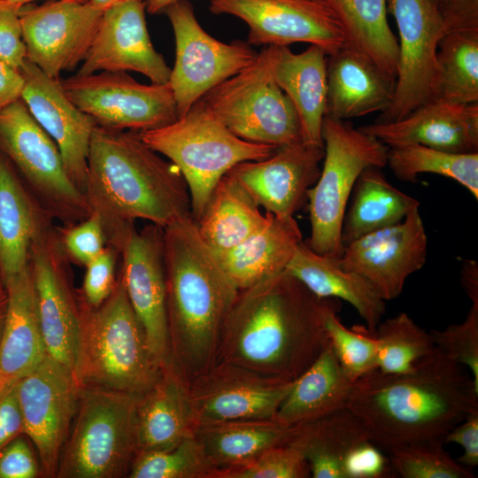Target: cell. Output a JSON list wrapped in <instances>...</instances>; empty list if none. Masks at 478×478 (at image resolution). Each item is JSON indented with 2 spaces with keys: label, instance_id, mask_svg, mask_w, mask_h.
<instances>
[{
  "label": "cell",
  "instance_id": "1",
  "mask_svg": "<svg viewBox=\"0 0 478 478\" xmlns=\"http://www.w3.org/2000/svg\"><path fill=\"white\" fill-rule=\"evenodd\" d=\"M340 299L320 297L287 270L239 290L225 321L216 363L294 381L328 339L326 320Z\"/></svg>",
  "mask_w": 478,
  "mask_h": 478
},
{
  "label": "cell",
  "instance_id": "2",
  "mask_svg": "<svg viewBox=\"0 0 478 478\" xmlns=\"http://www.w3.org/2000/svg\"><path fill=\"white\" fill-rule=\"evenodd\" d=\"M465 367L436 350L400 374L375 369L355 382L346 407L372 441L389 451L441 442L478 410V388Z\"/></svg>",
  "mask_w": 478,
  "mask_h": 478
},
{
  "label": "cell",
  "instance_id": "3",
  "mask_svg": "<svg viewBox=\"0 0 478 478\" xmlns=\"http://www.w3.org/2000/svg\"><path fill=\"white\" fill-rule=\"evenodd\" d=\"M84 195L90 213L100 219L106 244L118 252L136 220L165 228L190 214L180 170L132 130L95 127Z\"/></svg>",
  "mask_w": 478,
  "mask_h": 478
},
{
  "label": "cell",
  "instance_id": "4",
  "mask_svg": "<svg viewBox=\"0 0 478 478\" xmlns=\"http://www.w3.org/2000/svg\"><path fill=\"white\" fill-rule=\"evenodd\" d=\"M169 364L189 386L215 363L239 292L191 214L163 228Z\"/></svg>",
  "mask_w": 478,
  "mask_h": 478
},
{
  "label": "cell",
  "instance_id": "5",
  "mask_svg": "<svg viewBox=\"0 0 478 478\" xmlns=\"http://www.w3.org/2000/svg\"><path fill=\"white\" fill-rule=\"evenodd\" d=\"M80 298V328L74 376L81 387L135 395L158 376L143 330L128 300L120 271L109 297L98 307Z\"/></svg>",
  "mask_w": 478,
  "mask_h": 478
},
{
  "label": "cell",
  "instance_id": "6",
  "mask_svg": "<svg viewBox=\"0 0 478 478\" xmlns=\"http://www.w3.org/2000/svg\"><path fill=\"white\" fill-rule=\"evenodd\" d=\"M143 141L181 173L197 222L218 181L236 165L262 160L278 147L243 140L197 101L175 121L140 132Z\"/></svg>",
  "mask_w": 478,
  "mask_h": 478
},
{
  "label": "cell",
  "instance_id": "7",
  "mask_svg": "<svg viewBox=\"0 0 478 478\" xmlns=\"http://www.w3.org/2000/svg\"><path fill=\"white\" fill-rule=\"evenodd\" d=\"M138 396L99 387H81L56 477L127 476L138 452L135 430Z\"/></svg>",
  "mask_w": 478,
  "mask_h": 478
},
{
  "label": "cell",
  "instance_id": "8",
  "mask_svg": "<svg viewBox=\"0 0 478 478\" xmlns=\"http://www.w3.org/2000/svg\"><path fill=\"white\" fill-rule=\"evenodd\" d=\"M322 139L323 166L306 193L311 232L304 242L314 252L338 260L344 249L343 221L355 182L366 168L387 165L389 147L345 120L327 115Z\"/></svg>",
  "mask_w": 478,
  "mask_h": 478
},
{
  "label": "cell",
  "instance_id": "9",
  "mask_svg": "<svg viewBox=\"0 0 478 478\" xmlns=\"http://www.w3.org/2000/svg\"><path fill=\"white\" fill-rule=\"evenodd\" d=\"M0 152L12 164L41 208L63 227L89 216L86 197L68 176L57 144L22 98L0 111Z\"/></svg>",
  "mask_w": 478,
  "mask_h": 478
},
{
  "label": "cell",
  "instance_id": "10",
  "mask_svg": "<svg viewBox=\"0 0 478 478\" xmlns=\"http://www.w3.org/2000/svg\"><path fill=\"white\" fill-rule=\"evenodd\" d=\"M198 101L247 142L274 147L302 142L297 113L272 75L266 47Z\"/></svg>",
  "mask_w": 478,
  "mask_h": 478
},
{
  "label": "cell",
  "instance_id": "11",
  "mask_svg": "<svg viewBox=\"0 0 478 478\" xmlns=\"http://www.w3.org/2000/svg\"><path fill=\"white\" fill-rule=\"evenodd\" d=\"M164 12L174 35L175 60L168 83L181 117L210 89L251 65L258 53L249 43H225L210 35L188 0L173 3Z\"/></svg>",
  "mask_w": 478,
  "mask_h": 478
},
{
  "label": "cell",
  "instance_id": "12",
  "mask_svg": "<svg viewBox=\"0 0 478 478\" xmlns=\"http://www.w3.org/2000/svg\"><path fill=\"white\" fill-rule=\"evenodd\" d=\"M69 99L96 125L143 132L156 129L178 118L169 83L142 84L127 72L102 71L61 79Z\"/></svg>",
  "mask_w": 478,
  "mask_h": 478
},
{
  "label": "cell",
  "instance_id": "13",
  "mask_svg": "<svg viewBox=\"0 0 478 478\" xmlns=\"http://www.w3.org/2000/svg\"><path fill=\"white\" fill-rule=\"evenodd\" d=\"M47 221L29 250L37 318L46 354L74 374L80 328V298L73 291L70 259L58 227Z\"/></svg>",
  "mask_w": 478,
  "mask_h": 478
},
{
  "label": "cell",
  "instance_id": "14",
  "mask_svg": "<svg viewBox=\"0 0 478 478\" xmlns=\"http://www.w3.org/2000/svg\"><path fill=\"white\" fill-rule=\"evenodd\" d=\"M398 30L399 61L392 102L375 122L399 120L434 99L438 44L447 32L432 0H387Z\"/></svg>",
  "mask_w": 478,
  "mask_h": 478
},
{
  "label": "cell",
  "instance_id": "15",
  "mask_svg": "<svg viewBox=\"0 0 478 478\" xmlns=\"http://www.w3.org/2000/svg\"><path fill=\"white\" fill-rule=\"evenodd\" d=\"M81 389L73 373L47 354L17 385L24 434L35 446L46 477H56Z\"/></svg>",
  "mask_w": 478,
  "mask_h": 478
},
{
  "label": "cell",
  "instance_id": "16",
  "mask_svg": "<svg viewBox=\"0 0 478 478\" xmlns=\"http://www.w3.org/2000/svg\"><path fill=\"white\" fill-rule=\"evenodd\" d=\"M210 11L244 21L251 45L307 42L328 56L345 45L340 23L323 0H211Z\"/></svg>",
  "mask_w": 478,
  "mask_h": 478
},
{
  "label": "cell",
  "instance_id": "17",
  "mask_svg": "<svg viewBox=\"0 0 478 478\" xmlns=\"http://www.w3.org/2000/svg\"><path fill=\"white\" fill-rule=\"evenodd\" d=\"M103 12L89 2L23 5L19 16L27 58L51 78L73 71L85 58Z\"/></svg>",
  "mask_w": 478,
  "mask_h": 478
},
{
  "label": "cell",
  "instance_id": "18",
  "mask_svg": "<svg viewBox=\"0 0 478 478\" xmlns=\"http://www.w3.org/2000/svg\"><path fill=\"white\" fill-rule=\"evenodd\" d=\"M428 236L419 207L400 222L344 246L338 265L364 277L385 301L399 297L405 281L427 261Z\"/></svg>",
  "mask_w": 478,
  "mask_h": 478
},
{
  "label": "cell",
  "instance_id": "19",
  "mask_svg": "<svg viewBox=\"0 0 478 478\" xmlns=\"http://www.w3.org/2000/svg\"><path fill=\"white\" fill-rule=\"evenodd\" d=\"M119 253L128 300L152 358L163 367L169 362L163 228L150 223L135 229Z\"/></svg>",
  "mask_w": 478,
  "mask_h": 478
},
{
  "label": "cell",
  "instance_id": "20",
  "mask_svg": "<svg viewBox=\"0 0 478 478\" xmlns=\"http://www.w3.org/2000/svg\"><path fill=\"white\" fill-rule=\"evenodd\" d=\"M294 382L215 363L189 385L197 422L273 419Z\"/></svg>",
  "mask_w": 478,
  "mask_h": 478
},
{
  "label": "cell",
  "instance_id": "21",
  "mask_svg": "<svg viewBox=\"0 0 478 478\" xmlns=\"http://www.w3.org/2000/svg\"><path fill=\"white\" fill-rule=\"evenodd\" d=\"M144 10L145 4L141 0H129L104 10L77 74L134 71L151 83H168L171 67L150 41Z\"/></svg>",
  "mask_w": 478,
  "mask_h": 478
},
{
  "label": "cell",
  "instance_id": "22",
  "mask_svg": "<svg viewBox=\"0 0 478 478\" xmlns=\"http://www.w3.org/2000/svg\"><path fill=\"white\" fill-rule=\"evenodd\" d=\"M19 70L24 80L22 100L57 144L68 176L84 194L96 121L69 99L60 78L48 76L27 58Z\"/></svg>",
  "mask_w": 478,
  "mask_h": 478
},
{
  "label": "cell",
  "instance_id": "23",
  "mask_svg": "<svg viewBox=\"0 0 478 478\" xmlns=\"http://www.w3.org/2000/svg\"><path fill=\"white\" fill-rule=\"evenodd\" d=\"M324 147L298 142L278 147L268 158L245 161L231 173L257 204L275 217H292L317 181Z\"/></svg>",
  "mask_w": 478,
  "mask_h": 478
},
{
  "label": "cell",
  "instance_id": "24",
  "mask_svg": "<svg viewBox=\"0 0 478 478\" xmlns=\"http://www.w3.org/2000/svg\"><path fill=\"white\" fill-rule=\"evenodd\" d=\"M389 148L420 144L453 153L478 152V103L434 98L393 122L358 127Z\"/></svg>",
  "mask_w": 478,
  "mask_h": 478
},
{
  "label": "cell",
  "instance_id": "25",
  "mask_svg": "<svg viewBox=\"0 0 478 478\" xmlns=\"http://www.w3.org/2000/svg\"><path fill=\"white\" fill-rule=\"evenodd\" d=\"M272 75L294 106L304 143L324 147L322 124L327 114L328 55L310 45L300 53L289 46H268Z\"/></svg>",
  "mask_w": 478,
  "mask_h": 478
},
{
  "label": "cell",
  "instance_id": "26",
  "mask_svg": "<svg viewBox=\"0 0 478 478\" xmlns=\"http://www.w3.org/2000/svg\"><path fill=\"white\" fill-rule=\"evenodd\" d=\"M197 426L189 386L168 363L137 397V453L171 449L193 436Z\"/></svg>",
  "mask_w": 478,
  "mask_h": 478
},
{
  "label": "cell",
  "instance_id": "27",
  "mask_svg": "<svg viewBox=\"0 0 478 478\" xmlns=\"http://www.w3.org/2000/svg\"><path fill=\"white\" fill-rule=\"evenodd\" d=\"M327 116L346 120L390 105L396 79L365 54L344 45L328 56Z\"/></svg>",
  "mask_w": 478,
  "mask_h": 478
},
{
  "label": "cell",
  "instance_id": "28",
  "mask_svg": "<svg viewBox=\"0 0 478 478\" xmlns=\"http://www.w3.org/2000/svg\"><path fill=\"white\" fill-rule=\"evenodd\" d=\"M4 286L7 293V313L0 342V400L46 354L38 323L29 263Z\"/></svg>",
  "mask_w": 478,
  "mask_h": 478
},
{
  "label": "cell",
  "instance_id": "29",
  "mask_svg": "<svg viewBox=\"0 0 478 478\" xmlns=\"http://www.w3.org/2000/svg\"><path fill=\"white\" fill-rule=\"evenodd\" d=\"M50 220L53 219L38 204L10 160L0 152V274L3 284L27 266L30 245Z\"/></svg>",
  "mask_w": 478,
  "mask_h": 478
},
{
  "label": "cell",
  "instance_id": "30",
  "mask_svg": "<svg viewBox=\"0 0 478 478\" xmlns=\"http://www.w3.org/2000/svg\"><path fill=\"white\" fill-rule=\"evenodd\" d=\"M269 213L267 223L235 247L214 252L238 290L286 270L303 242L297 220Z\"/></svg>",
  "mask_w": 478,
  "mask_h": 478
},
{
  "label": "cell",
  "instance_id": "31",
  "mask_svg": "<svg viewBox=\"0 0 478 478\" xmlns=\"http://www.w3.org/2000/svg\"><path fill=\"white\" fill-rule=\"evenodd\" d=\"M286 270L316 296L351 305L368 331L374 333L382 321L386 301L375 289L361 275L342 268L337 259L314 252L304 241Z\"/></svg>",
  "mask_w": 478,
  "mask_h": 478
},
{
  "label": "cell",
  "instance_id": "32",
  "mask_svg": "<svg viewBox=\"0 0 478 478\" xmlns=\"http://www.w3.org/2000/svg\"><path fill=\"white\" fill-rule=\"evenodd\" d=\"M354 382L345 374L328 341L298 376L274 419L286 426L312 421L346 406Z\"/></svg>",
  "mask_w": 478,
  "mask_h": 478
},
{
  "label": "cell",
  "instance_id": "33",
  "mask_svg": "<svg viewBox=\"0 0 478 478\" xmlns=\"http://www.w3.org/2000/svg\"><path fill=\"white\" fill-rule=\"evenodd\" d=\"M297 429V426H286L273 418L200 423L193 436L213 469V477L217 471L289 443Z\"/></svg>",
  "mask_w": 478,
  "mask_h": 478
},
{
  "label": "cell",
  "instance_id": "34",
  "mask_svg": "<svg viewBox=\"0 0 478 478\" xmlns=\"http://www.w3.org/2000/svg\"><path fill=\"white\" fill-rule=\"evenodd\" d=\"M372 440L362 422L346 406L297 425L290 442L307 462L311 477L345 478L347 457L360 443Z\"/></svg>",
  "mask_w": 478,
  "mask_h": 478
},
{
  "label": "cell",
  "instance_id": "35",
  "mask_svg": "<svg viewBox=\"0 0 478 478\" xmlns=\"http://www.w3.org/2000/svg\"><path fill=\"white\" fill-rule=\"evenodd\" d=\"M268 220L269 213L263 214L247 189L227 173L214 187L196 223L206 244L214 252H221L243 242Z\"/></svg>",
  "mask_w": 478,
  "mask_h": 478
},
{
  "label": "cell",
  "instance_id": "36",
  "mask_svg": "<svg viewBox=\"0 0 478 478\" xmlns=\"http://www.w3.org/2000/svg\"><path fill=\"white\" fill-rule=\"evenodd\" d=\"M382 168L370 166L358 177L342 226L343 246L403 220L420 202L388 181Z\"/></svg>",
  "mask_w": 478,
  "mask_h": 478
},
{
  "label": "cell",
  "instance_id": "37",
  "mask_svg": "<svg viewBox=\"0 0 478 478\" xmlns=\"http://www.w3.org/2000/svg\"><path fill=\"white\" fill-rule=\"evenodd\" d=\"M340 23L345 44L397 79L398 41L388 22L387 0H323Z\"/></svg>",
  "mask_w": 478,
  "mask_h": 478
},
{
  "label": "cell",
  "instance_id": "38",
  "mask_svg": "<svg viewBox=\"0 0 478 478\" xmlns=\"http://www.w3.org/2000/svg\"><path fill=\"white\" fill-rule=\"evenodd\" d=\"M434 98L478 103V29L452 30L439 42Z\"/></svg>",
  "mask_w": 478,
  "mask_h": 478
},
{
  "label": "cell",
  "instance_id": "39",
  "mask_svg": "<svg viewBox=\"0 0 478 478\" xmlns=\"http://www.w3.org/2000/svg\"><path fill=\"white\" fill-rule=\"evenodd\" d=\"M387 165L401 181L414 183L421 173L451 178L478 198V152L453 153L420 144L390 147Z\"/></svg>",
  "mask_w": 478,
  "mask_h": 478
},
{
  "label": "cell",
  "instance_id": "40",
  "mask_svg": "<svg viewBox=\"0 0 478 478\" xmlns=\"http://www.w3.org/2000/svg\"><path fill=\"white\" fill-rule=\"evenodd\" d=\"M377 343L378 370L388 374L411 371L422 358L436 350L430 332L407 313L381 321L374 332Z\"/></svg>",
  "mask_w": 478,
  "mask_h": 478
},
{
  "label": "cell",
  "instance_id": "41",
  "mask_svg": "<svg viewBox=\"0 0 478 478\" xmlns=\"http://www.w3.org/2000/svg\"><path fill=\"white\" fill-rule=\"evenodd\" d=\"M212 467L191 436L168 450L137 453L127 477L212 478Z\"/></svg>",
  "mask_w": 478,
  "mask_h": 478
},
{
  "label": "cell",
  "instance_id": "42",
  "mask_svg": "<svg viewBox=\"0 0 478 478\" xmlns=\"http://www.w3.org/2000/svg\"><path fill=\"white\" fill-rule=\"evenodd\" d=\"M441 442L404 445L388 452L391 467L403 478H474L472 469L453 459Z\"/></svg>",
  "mask_w": 478,
  "mask_h": 478
},
{
  "label": "cell",
  "instance_id": "43",
  "mask_svg": "<svg viewBox=\"0 0 478 478\" xmlns=\"http://www.w3.org/2000/svg\"><path fill=\"white\" fill-rule=\"evenodd\" d=\"M326 329L341 366L352 382L378 368L377 343L373 332L364 327L346 328L338 312L328 316Z\"/></svg>",
  "mask_w": 478,
  "mask_h": 478
},
{
  "label": "cell",
  "instance_id": "44",
  "mask_svg": "<svg viewBox=\"0 0 478 478\" xmlns=\"http://www.w3.org/2000/svg\"><path fill=\"white\" fill-rule=\"evenodd\" d=\"M309 466L289 443L266 450L243 464L214 473L212 478H307Z\"/></svg>",
  "mask_w": 478,
  "mask_h": 478
},
{
  "label": "cell",
  "instance_id": "45",
  "mask_svg": "<svg viewBox=\"0 0 478 478\" xmlns=\"http://www.w3.org/2000/svg\"><path fill=\"white\" fill-rule=\"evenodd\" d=\"M430 335L436 348L448 359L469 369L478 388V301H472L463 321L431 330Z\"/></svg>",
  "mask_w": 478,
  "mask_h": 478
},
{
  "label": "cell",
  "instance_id": "46",
  "mask_svg": "<svg viewBox=\"0 0 478 478\" xmlns=\"http://www.w3.org/2000/svg\"><path fill=\"white\" fill-rule=\"evenodd\" d=\"M60 244L71 262L86 266L106 246L100 219L91 212L82 221L67 227H58Z\"/></svg>",
  "mask_w": 478,
  "mask_h": 478
},
{
  "label": "cell",
  "instance_id": "47",
  "mask_svg": "<svg viewBox=\"0 0 478 478\" xmlns=\"http://www.w3.org/2000/svg\"><path fill=\"white\" fill-rule=\"evenodd\" d=\"M120 253L107 245L85 267L81 297L83 302L93 308L100 306L112 292L117 276L116 262Z\"/></svg>",
  "mask_w": 478,
  "mask_h": 478
},
{
  "label": "cell",
  "instance_id": "48",
  "mask_svg": "<svg viewBox=\"0 0 478 478\" xmlns=\"http://www.w3.org/2000/svg\"><path fill=\"white\" fill-rule=\"evenodd\" d=\"M21 7L0 0V60L16 69H19L27 58L19 16Z\"/></svg>",
  "mask_w": 478,
  "mask_h": 478
},
{
  "label": "cell",
  "instance_id": "49",
  "mask_svg": "<svg viewBox=\"0 0 478 478\" xmlns=\"http://www.w3.org/2000/svg\"><path fill=\"white\" fill-rule=\"evenodd\" d=\"M372 440L358 445L344 464L345 478H386L395 473L389 457Z\"/></svg>",
  "mask_w": 478,
  "mask_h": 478
},
{
  "label": "cell",
  "instance_id": "50",
  "mask_svg": "<svg viewBox=\"0 0 478 478\" xmlns=\"http://www.w3.org/2000/svg\"><path fill=\"white\" fill-rule=\"evenodd\" d=\"M40 470L33 450L22 437L17 436L0 451V478H35Z\"/></svg>",
  "mask_w": 478,
  "mask_h": 478
},
{
  "label": "cell",
  "instance_id": "51",
  "mask_svg": "<svg viewBox=\"0 0 478 478\" xmlns=\"http://www.w3.org/2000/svg\"><path fill=\"white\" fill-rule=\"evenodd\" d=\"M447 32L478 29V0H432Z\"/></svg>",
  "mask_w": 478,
  "mask_h": 478
},
{
  "label": "cell",
  "instance_id": "52",
  "mask_svg": "<svg viewBox=\"0 0 478 478\" xmlns=\"http://www.w3.org/2000/svg\"><path fill=\"white\" fill-rule=\"evenodd\" d=\"M443 443H456L463 448V454L457 459L472 469L478 465V410L469 413L444 437Z\"/></svg>",
  "mask_w": 478,
  "mask_h": 478
},
{
  "label": "cell",
  "instance_id": "53",
  "mask_svg": "<svg viewBox=\"0 0 478 478\" xmlns=\"http://www.w3.org/2000/svg\"><path fill=\"white\" fill-rule=\"evenodd\" d=\"M20 433L24 424L15 386L0 400V451Z\"/></svg>",
  "mask_w": 478,
  "mask_h": 478
},
{
  "label": "cell",
  "instance_id": "54",
  "mask_svg": "<svg viewBox=\"0 0 478 478\" xmlns=\"http://www.w3.org/2000/svg\"><path fill=\"white\" fill-rule=\"evenodd\" d=\"M23 88L19 70L0 60V111L21 98Z\"/></svg>",
  "mask_w": 478,
  "mask_h": 478
},
{
  "label": "cell",
  "instance_id": "55",
  "mask_svg": "<svg viewBox=\"0 0 478 478\" xmlns=\"http://www.w3.org/2000/svg\"><path fill=\"white\" fill-rule=\"evenodd\" d=\"M460 282L471 301H478V264L475 260L463 261Z\"/></svg>",
  "mask_w": 478,
  "mask_h": 478
},
{
  "label": "cell",
  "instance_id": "56",
  "mask_svg": "<svg viewBox=\"0 0 478 478\" xmlns=\"http://www.w3.org/2000/svg\"><path fill=\"white\" fill-rule=\"evenodd\" d=\"M178 0H146L145 7L151 14L164 12L165 9Z\"/></svg>",
  "mask_w": 478,
  "mask_h": 478
},
{
  "label": "cell",
  "instance_id": "57",
  "mask_svg": "<svg viewBox=\"0 0 478 478\" xmlns=\"http://www.w3.org/2000/svg\"><path fill=\"white\" fill-rule=\"evenodd\" d=\"M7 313V293L5 288L0 289V342L2 339Z\"/></svg>",
  "mask_w": 478,
  "mask_h": 478
},
{
  "label": "cell",
  "instance_id": "58",
  "mask_svg": "<svg viewBox=\"0 0 478 478\" xmlns=\"http://www.w3.org/2000/svg\"><path fill=\"white\" fill-rule=\"evenodd\" d=\"M129 0H89L88 2L93 6L104 11L107 8L113 6L115 4L124 3ZM143 1V0H141Z\"/></svg>",
  "mask_w": 478,
  "mask_h": 478
},
{
  "label": "cell",
  "instance_id": "59",
  "mask_svg": "<svg viewBox=\"0 0 478 478\" xmlns=\"http://www.w3.org/2000/svg\"><path fill=\"white\" fill-rule=\"evenodd\" d=\"M11 3H13L15 4H18L19 6H23L27 4H30L33 1L35 0H7ZM61 1H68V2H77V3H87L89 0H61Z\"/></svg>",
  "mask_w": 478,
  "mask_h": 478
},
{
  "label": "cell",
  "instance_id": "60",
  "mask_svg": "<svg viewBox=\"0 0 478 478\" xmlns=\"http://www.w3.org/2000/svg\"><path fill=\"white\" fill-rule=\"evenodd\" d=\"M4 288V284H3V281H2V278H1V274H0V289Z\"/></svg>",
  "mask_w": 478,
  "mask_h": 478
}]
</instances>
